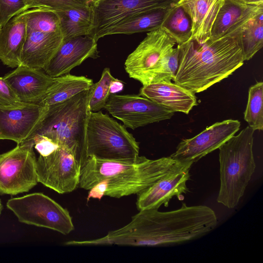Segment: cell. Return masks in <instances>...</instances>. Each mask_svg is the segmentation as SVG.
Here are the masks:
<instances>
[{"instance_id":"obj_1","label":"cell","mask_w":263,"mask_h":263,"mask_svg":"<svg viewBox=\"0 0 263 263\" xmlns=\"http://www.w3.org/2000/svg\"><path fill=\"white\" fill-rule=\"evenodd\" d=\"M139 211L127 224L102 237L88 240L87 243L151 247L178 245L206 235L218 224L214 211L203 205L187 206L183 202L180 208L171 211Z\"/></svg>"},{"instance_id":"obj_2","label":"cell","mask_w":263,"mask_h":263,"mask_svg":"<svg viewBox=\"0 0 263 263\" xmlns=\"http://www.w3.org/2000/svg\"><path fill=\"white\" fill-rule=\"evenodd\" d=\"M177 47L178 67L173 81L195 93L228 78L244 62L240 47L230 36L201 43L189 40Z\"/></svg>"},{"instance_id":"obj_3","label":"cell","mask_w":263,"mask_h":263,"mask_svg":"<svg viewBox=\"0 0 263 263\" xmlns=\"http://www.w3.org/2000/svg\"><path fill=\"white\" fill-rule=\"evenodd\" d=\"M93 85L63 102L47 106L40 121L25 141L39 136L46 137L70 152L82 167L87 159L86 128Z\"/></svg>"},{"instance_id":"obj_4","label":"cell","mask_w":263,"mask_h":263,"mask_svg":"<svg viewBox=\"0 0 263 263\" xmlns=\"http://www.w3.org/2000/svg\"><path fill=\"white\" fill-rule=\"evenodd\" d=\"M254 132L248 126L218 148L220 183L217 201L229 209L237 205L255 172Z\"/></svg>"},{"instance_id":"obj_5","label":"cell","mask_w":263,"mask_h":263,"mask_svg":"<svg viewBox=\"0 0 263 263\" xmlns=\"http://www.w3.org/2000/svg\"><path fill=\"white\" fill-rule=\"evenodd\" d=\"M139 153V143L124 125L101 111L90 112L86 128L87 158L128 160L137 158Z\"/></svg>"},{"instance_id":"obj_6","label":"cell","mask_w":263,"mask_h":263,"mask_svg":"<svg viewBox=\"0 0 263 263\" xmlns=\"http://www.w3.org/2000/svg\"><path fill=\"white\" fill-rule=\"evenodd\" d=\"M6 205L21 222L49 229L63 235L74 229L69 211L42 193L10 198Z\"/></svg>"},{"instance_id":"obj_7","label":"cell","mask_w":263,"mask_h":263,"mask_svg":"<svg viewBox=\"0 0 263 263\" xmlns=\"http://www.w3.org/2000/svg\"><path fill=\"white\" fill-rule=\"evenodd\" d=\"M33 147L32 143L24 142L0 154V194L28 192L37 184Z\"/></svg>"},{"instance_id":"obj_8","label":"cell","mask_w":263,"mask_h":263,"mask_svg":"<svg viewBox=\"0 0 263 263\" xmlns=\"http://www.w3.org/2000/svg\"><path fill=\"white\" fill-rule=\"evenodd\" d=\"M181 162L171 156L152 160L146 159L138 168L98 183L101 195L119 198L138 194L167 174Z\"/></svg>"},{"instance_id":"obj_9","label":"cell","mask_w":263,"mask_h":263,"mask_svg":"<svg viewBox=\"0 0 263 263\" xmlns=\"http://www.w3.org/2000/svg\"><path fill=\"white\" fill-rule=\"evenodd\" d=\"M81 169L80 163L62 147L37 159L39 182L59 194L70 193L79 186Z\"/></svg>"},{"instance_id":"obj_10","label":"cell","mask_w":263,"mask_h":263,"mask_svg":"<svg viewBox=\"0 0 263 263\" xmlns=\"http://www.w3.org/2000/svg\"><path fill=\"white\" fill-rule=\"evenodd\" d=\"M114 117L132 129L171 118L174 112L150 99L136 95L111 94L104 107Z\"/></svg>"},{"instance_id":"obj_11","label":"cell","mask_w":263,"mask_h":263,"mask_svg":"<svg viewBox=\"0 0 263 263\" xmlns=\"http://www.w3.org/2000/svg\"><path fill=\"white\" fill-rule=\"evenodd\" d=\"M176 4L170 0H96L90 2L93 11L91 36L97 42L107 32L128 18L154 9Z\"/></svg>"},{"instance_id":"obj_12","label":"cell","mask_w":263,"mask_h":263,"mask_svg":"<svg viewBox=\"0 0 263 263\" xmlns=\"http://www.w3.org/2000/svg\"><path fill=\"white\" fill-rule=\"evenodd\" d=\"M176 44L161 28L149 32L126 59V72L143 85H148L154 70Z\"/></svg>"},{"instance_id":"obj_13","label":"cell","mask_w":263,"mask_h":263,"mask_svg":"<svg viewBox=\"0 0 263 263\" xmlns=\"http://www.w3.org/2000/svg\"><path fill=\"white\" fill-rule=\"evenodd\" d=\"M238 120L229 119L216 122L196 136L182 140L170 156L181 162L198 161L219 148L239 129Z\"/></svg>"},{"instance_id":"obj_14","label":"cell","mask_w":263,"mask_h":263,"mask_svg":"<svg viewBox=\"0 0 263 263\" xmlns=\"http://www.w3.org/2000/svg\"><path fill=\"white\" fill-rule=\"evenodd\" d=\"M192 162H181L152 185L137 194V208L159 209L163 204L167 206L174 196L181 200L183 194L189 192L186 183L190 179Z\"/></svg>"},{"instance_id":"obj_15","label":"cell","mask_w":263,"mask_h":263,"mask_svg":"<svg viewBox=\"0 0 263 263\" xmlns=\"http://www.w3.org/2000/svg\"><path fill=\"white\" fill-rule=\"evenodd\" d=\"M47 107L25 104L14 107H0V137L17 144L24 141L45 114Z\"/></svg>"},{"instance_id":"obj_16","label":"cell","mask_w":263,"mask_h":263,"mask_svg":"<svg viewBox=\"0 0 263 263\" xmlns=\"http://www.w3.org/2000/svg\"><path fill=\"white\" fill-rule=\"evenodd\" d=\"M97 42L91 35L63 40L43 70L52 78L64 75L88 58L98 57Z\"/></svg>"},{"instance_id":"obj_17","label":"cell","mask_w":263,"mask_h":263,"mask_svg":"<svg viewBox=\"0 0 263 263\" xmlns=\"http://www.w3.org/2000/svg\"><path fill=\"white\" fill-rule=\"evenodd\" d=\"M42 70L20 65L3 78L22 103L41 104L53 79Z\"/></svg>"},{"instance_id":"obj_18","label":"cell","mask_w":263,"mask_h":263,"mask_svg":"<svg viewBox=\"0 0 263 263\" xmlns=\"http://www.w3.org/2000/svg\"><path fill=\"white\" fill-rule=\"evenodd\" d=\"M139 95L150 99L173 112L188 114L198 105L195 93L169 80L143 85Z\"/></svg>"},{"instance_id":"obj_19","label":"cell","mask_w":263,"mask_h":263,"mask_svg":"<svg viewBox=\"0 0 263 263\" xmlns=\"http://www.w3.org/2000/svg\"><path fill=\"white\" fill-rule=\"evenodd\" d=\"M63 41L61 32L27 31L21 65L43 69Z\"/></svg>"},{"instance_id":"obj_20","label":"cell","mask_w":263,"mask_h":263,"mask_svg":"<svg viewBox=\"0 0 263 263\" xmlns=\"http://www.w3.org/2000/svg\"><path fill=\"white\" fill-rule=\"evenodd\" d=\"M26 10L14 16L0 28V60L11 68L21 65L27 37Z\"/></svg>"},{"instance_id":"obj_21","label":"cell","mask_w":263,"mask_h":263,"mask_svg":"<svg viewBox=\"0 0 263 263\" xmlns=\"http://www.w3.org/2000/svg\"><path fill=\"white\" fill-rule=\"evenodd\" d=\"M263 5L245 4L236 0H224L213 23L210 39L228 36L254 17Z\"/></svg>"},{"instance_id":"obj_22","label":"cell","mask_w":263,"mask_h":263,"mask_svg":"<svg viewBox=\"0 0 263 263\" xmlns=\"http://www.w3.org/2000/svg\"><path fill=\"white\" fill-rule=\"evenodd\" d=\"M224 0H180L178 3L189 15L192 25L190 40L203 43L211 37V29Z\"/></svg>"},{"instance_id":"obj_23","label":"cell","mask_w":263,"mask_h":263,"mask_svg":"<svg viewBox=\"0 0 263 263\" xmlns=\"http://www.w3.org/2000/svg\"><path fill=\"white\" fill-rule=\"evenodd\" d=\"M93 84L92 80L86 77L69 73L53 78L41 104L47 107L63 102L89 89Z\"/></svg>"},{"instance_id":"obj_24","label":"cell","mask_w":263,"mask_h":263,"mask_svg":"<svg viewBox=\"0 0 263 263\" xmlns=\"http://www.w3.org/2000/svg\"><path fill=\"white\" fill-rule=\"evenodd\" d=\"M228 36L237 43L244 61L252 59L263 46V9Z\"/></svg>"},{"instance_id":"obj_25","label":"cell","mask_w":263,"mask_h":263,"mask_svg":"<svg viewBox=\"0 0 263 263\" xmlns=\"http://www.w3.org/2000/svg\"><path fill=\"white\" fill-rule=\"evenodd\" d=\"M59 16L63 40L91 35L93 30V11L89 6L55 11Z\"/></svg>"},{"instance_id":"obj_26","label":"cell","mask_w":263,"mask_h":263,"mask_svg":"<svg viewBox=\"0 0 263 263\" xmlns=\"http://www.w3.org/2000/svg\"><path fill=\"white\" fill-rule=\"evenodd\" d=\"M171 6L154 9L135 14L110 29L106 35L115 34H130L158 29L161 28Z\"/></svg>"},{"instance_id":"obj_27","label":"cell","mask_w":263,"mask_h":263,"mask_svg":"<svg viewBox=\"0 0 263 263\" xmlns=\"http://www.w3.org/2000/svg\"><path fill=\"white\" fill-rule=\"evenodd\" d=\"M161 28L178 45H181L189 41L192 34L191 18L182 7L178 3L171 6Z\"/></svg>"},{"instance_id":"obj_28","label":"cell","mask_w":263,"mask_h":263,"mask_svg":"<svg viewBox=\"0 0 263 263\" xmlns=\"http://www.w3.org/2000/svg\"><path fill=\"white\" fill-rule=\"evenodd\" d=\"M27 31L61 32L57 12L43 7L30 8L26 10Z\"/></svg>"},{"instance_id":"obj_29","label":"cell","mask_w":263,"mask_h":263,"mask_svg":"<svg viewBox=\"0 0 263 263\" xmlns=\"http://www.w3.org/2000/svg\"><path fill=\"white\" fill-rule=\"evenodd\" d=\"M263 83L258 82L249 89L248 100L244 119L253 129H263Z\"/></svg>"},{"instance_id":"obj_30","label":"cell","mask_w":263,"mask_h":263,"mask_svg":"<svg viewBox=\"0 0 263 263\" xmlns=\"http://www.w3.org/2000/svg\"><path fill=\"white\" fill-rule=\"evenodd\" d=\"M115 79L111 75L109 68H105L103 70L100 80L93 85L89 101V108L91 112L99 111L104 108L110 95V84Z\"/></svg>"},{"instance_id":"obj_31","label":"cell","mask_w":263,"mask_h":263,"mask_svg":"<svg viewBox=\"0 0 263 263\" xmlns=\"http://www.w3.org/2000/svg\"><path fill=\"white\" fill-rule=\"evenodd\" d=\"M179 49L172 48L153 71L148 84L164 80H173L178 67Z\"/></svg>"},{"instance_id":"obj_32","label":"cell","mask_w":263,"mask_h":263,"mask_svg":"<svg viewBox=\"0 0 263 263\" xmlns=\"http://www.w3.org/2000/svg\"><path fill=\"white\" fill-rule=\"evenodd\" d=\"M29 8L43 7L54 11L86 7L90 5L89 0H26Z\"/></svg>"},{"instance_id":"obj_33","label":"cell","mask_w":263,"mask_h":263,"mask_svg":"<svg viewBox=\"0 0 263 263\" xmlns=\"http://www.w3.org/2000/svg\"><path fill=\"white\" fill-rule=\"evenodd\" d=\"M29 8L26 0H0V28L14 16Z\"/></svg>"},{"instance_id":"obj_34","label":"cell","mask_w":263,"mask_h":263,"mask_svg":"<svg viewBox=\"0 0 263 263\" xmlns=\"http://www.w3.org/2000/svg\"><path fill=\"white\" fill-rule=\"evenodd\" d=\"M23 104L3 77H0V107H14Z\"/></svg>"},{"instance_id":"obj_35","label":"cell","mask_w":263,"mask_h":263,"mask_svg":"<svg viewBox=\"0 0 263 263\" xmlns=\"http://www.w3.org/2000/svg\"><path fill=\"white\" fill-rule=\"evenodd\" d=\"M123 88V83L117 79H115L113 80L110 86V93L114 94L122 90Z\"/></svg>"},{"instance_id":"obj_36","label":"cell","mask_w":263,"mask_h":263,"mask_svg":"<svg viewBox=\"0 0 263 263\" xmlns=\"http://www.w3.org/2000/svg\"><path fill=\"white\" fill-rule=\"evenodd\" d=\"M237 1L249 5H263V0H236Z\"/></svg>"},{"instance_id":"obj_37","label":"cell","mask_w":263,"mask_h":263,"mask_svg":"<svg viewBox=\"0 0 263 263\" xmlns=\"http://www.w3.org/2000/svg\"><path fill=\"white\" fill-rule=\"evenodd\" d=\"M2 210H3V205L2 204V202H1V200L0 199V215L1 214V212L2 211Z\"/></svg>"},{"instance_id":"obj_38","label":"cell","mask_w":263,"mask_h":263,"mask_svg":"<svg viewBox=\"0 0 263 263\" xmlns=\"http://www.w3.org/2000/svg\"><path fill=\"white\" fill-rule=\"evenodd\" d=\"M170 1H173L176 4L178 3L180 1V0H170Z\"/></svg>"},{"instance_id":"obj_39","label":"cell","mask_w":263,"mask_h":263,"mask_svg":"<svg viewBox=\"0 0 263 263\" xmlns=\"http://www.w3.org/2000/svg\"><path fill=\"white\" fill-rule=\"evenodd\" d=\"M89 1L90 2H94V1H95L96 0H89Z\"/></svg>"},{"instance_id":"obj_40","label":"cell","mask_w":263,"mask_h":263,"mask_svg":"<svg viewBox=\"0 0 263 263\" xmlns=\"http://www.w3.org/2000/svg\"><path fill=\"white\" fill-rule=\"evenodd\" d=\"M1 139V137H0V140Z\"/></svg>"}]
</instances>
